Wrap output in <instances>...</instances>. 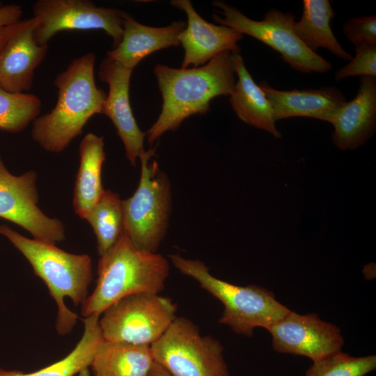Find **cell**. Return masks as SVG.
I'll return each instance as SVG.
<instances>
[{
    "instance_id": "6da1fadb",
    "label": "cell",
    "mask_w": 376,
    "mask_h": 376,
    "mask_svg": "<svg viewBox=\"0 0 376 376\" xmlns=\"http://www.w3.org/2000/svg\"><path fill=\"white\" fill-rule=\"evenodd\" d=\"M163 104L156 122L146 132L152 144L168 131L176 130L187 118L205 114L210 101L219 95H230L235 87L233 52L225 50L206 64L176 69L157 64L154 69Z\"/></svg>"
},
{
    "instance_id": "7a4b0ae2",
    "label": "cell",
    "mask_w": 376,
    "mask_h": 376,
    "mask_svg": "<svg viewBox=\"0 0 376 376\" xmlns=\"http://www.w3.org/2000/svg\"><path fill=\"white\" fill-rule=\"evenodd\" d=\"M95 54L86 53L56 77V104L50 112L33 120L31 130L33 140L45 150L63 151L81 134L91 117L102 114L107 95L95 84Z\"/></svg>"
},
{
    "instance_id": "3957f363",
    "label": "cell",
    "mask_w": 376,
    "mask_h": 376,
    "mask_svg": "<svg viewBox=\"0 0 376 376\" xmlns=\"http://www.w3.org/2000/svg\"><path fill=\"white\" fill-rule=\"evenodd\" d=\"M169 263L162 254L135 247L121 235L97 265V279L93 293L81 304L85 318L100 316L112 304L138 293L159 294L169 274Z\"/></svg>"
},
{
    "instance_id": "277c9868",
    "label": "cell",
    "mask_w": 376,
    "mask_h": 376,
    "mask_svg": "<svg viewBox=\"0 0 376 376\" xmlns=\"http://www.w3.org/2000/svg\"><path fill=\"white\" fill-rule=\"evenodd\" d=\"M0 234L23 254L35 274L47 286L57 304V332L60 335L70 333L79 318L67 308L64 299L69 297L78 306L88 297V288L93 279L90 256L68 253L55 244L29 239L6 225L0 226Z\"/></svg>"
},
{
    "instance_id": "5b68a950",
    "label": "cell",
    "mask_w": 376,
    "mask_h": 376,
    "mask_svg": "<svg viewBox=\"0 0 376 376\" xmlns=\"http://www.w3.org/2000/svg\"><path fill=\"white\" fill-rule=\"evenodd\" d=\"M169 259L181 273L195 279L224 305L219 323L237 334L251 337L257 327L267 329L290 311L280 303L270 290L256 285L240 286L212 275L199 260L171 254Z\"/></svg>"
},
{
    "instance_id": "8992f818",
    "label": "cell",
    "mask_w": 376,
    "mask_h": 376,
    "mask_svg": "<svg viewBox=\"0 0 376 376\" xmlns=\"http://www.w3.org/2000/svg\"><path fill=\"white\" fill-rule=\"evenodd\" d=\"M155 148L139 157L141 177L137 189L122 200L123 233L139 249L157 253L164 240L171 212L170 182L155 160Z\"/></svg>"
},
{
    "instance_id": "52a82bcc",
    "label": "cell",
    "mask_w": 376,
    "mask_h": 376,
    "mask_svg": "<svg viewBox=\"0 0 376 376\" xmlns=\"http://www.w3.org/2000/svg\"><path fill=\"white\" fill-rule=\"evenodd\" d=\"M212 6L221 10L212 14L215 22L269 46L280 53L283 61L293 70L303 73H323L331 69V63L309 49L297 37L292 13L272 8L263 19L256 21L223 1H214Z\"/></svg>"
},
{
    "instance_id": "ba28073f",
    "label": "cell",
    "mask_w": 376,
    "mask_h": 376,
    "mask_svg": "<svg viewBox=\"0 0 376 376\" xmlns=\"http://www.w3.org/2000/svg\"><path fill=\"white\" fill-rule=\"evenodd\" d=\"M150 349L155 362L171 376H230L220 341L201 335L185 317H176Z\"/></svg>"
},
{
    "instance_id": "9c48e42d",
    "label": "cell",
    "mask_w": 376,
    "mask_h": 376,
    "mask_svg": "<svg viewBox=\"0 0 376 376\" xmlns=\"http://www.w3.org/2000/svg\"><path fill=\"white\" fill-rule=\"evenodd\" d=\"M171 299L155 293L134 294L118 300L99 320L104 340L150 345L175 319Z\"/></svg>"
},
{
    "instance_id": "30bf717a",
    "label": "cell",
    "mask_w": 376,
    "mask_h": 376,
    "mask_svg": "<svg viewBox=\"0 0 376 376\" xmlns=\"http://www.w3.org/2000/svg\"><path fill=\"white\" fill-rule=\"evenodd\" d=\"M124 13L88 0H38L33 6L34 38L38 45H47L63 31L101 29L112 38L114 49L122 40Z\"/></svg>"
},
{
    "instance_id": "8fae6325",
    "label": "cell",
    "mask_w": 376,
    "mask_h": 376,
    "mask_svg": "<svg viewBox=\"0 0 376 376\" xmlns=\"http://www.w3.org/2000/svg\"><path fill=\"white\" fill-rule=\"evenodd\" d=\"M36 179L33 171L11 174L0 155V217L26 230L35 240L55 244L65 237L64 226L38 207Z\"/></svg>"
},
{
    "instance_id": "7c38bea8",
    "label": "cell",
    "mask_w": 376,
    "mask_h": 376,
    "mask_svg": "<svg viewBox=\"0 0 376 376\" xmlns=\"http://www.w3.org/2000/svg\"><path fill=\"white\" fill-rule=\"evenodd\" d=\"M267 330L274 351L306 357L313 362L341 351L344 344L340 329L315 313L300 315L290 311Z\"/></svg>"
},
{
    "instance_id": "4fadbf2b",
    "label": "cell",
    "mask_w": 376,
    "mask_h": 376,
    "mask_svg": "<svg viewBox=\"0 0 376 376\" xmlns=\"http://www.w3.org/2000/svg\"><path fill=\"white\" fill-rule=\"evenodd\" d=\"M132 70L106 57L100 65L98 75L109 85V93L102 114L108 116L117 130L125 146L126 157L135 166L136 159L145 152L146 132H142L134 117L129 98L130 81Z\"/></svg>"
},
{
    "instance_id": "5bb4252c",
    "label": "cell",
    "mask_w": 376,
    "mask_h": 376,
    "mask_svg": "<svg viewBox=\"0 0 376 376\" xmlns=\"http://www.w3.org/2000/svg\"><path fill=\"white\" fill-rule=\"evenodd\" d=\"M171 4L184 10L187 24L179 34L178 40L185 49L182 69L193 64L194 68L203 65L225 50L240 52L237 42L243 35L236 30L222 25H215L203 19L189 0H173Z\"/></svg>"
},
{
    "instance_id": "9a60e30c",
    "label": "cell",
    "mask_w": 376,
    "mask_h": 376,
    "mask_svg": "<svg viewBox=\"0 0 376 376\" xmlns=\"http://www.w3.org/2000/svg\"><path fill=\"white\" fill-rule=\"evenodd\" d=\"M36 25L33 17L20 20L0 50V86L8 92L30 90L34 71L46 56L47 45H38L34 38Z\"/></svg>"
},
{
    "instance_id": "2e32d148",
    "label": "cell",
    "mask_w": 376,
    "mask_h": 376,
    "mask_svg": "<svg viewBox=\"0 0 376 376\" xmlns=\"http://www.w3.org/2000/svg\"><path fill=\"white\" fill-rule=\"evenodd\" d=\"M329 123L333 142L340 150L358 148L372 137L376 128V77H360L357 95L338 109Z\"/></svg>"
},
{
    "instance_id": "e0dca14e",
    "label": "cell",
    "mask_w": 376,
    "mask_h": 376,
    "mask_svg": "<svg viewBox=\"0 0 376 376\" xmlns=\"http://www.w3.org/2000/svg\"><path fill=\"white\" fill-rule=\"evenodd\" d=\"M258 86L273 108L275 120L302 116L330 122L347 102L342 91L334 86L281 91L271 87L267 81Z\"/></svg>"
},
{
    "instance_id": "ac0fdd59",
    "label": "cell",
    "mask_w": 376,
    "mask_h": 376,
    "mask_svg": "<svg viewBox=\"0 0 376 376\" xmlns=\"http://www.w3.org/2000/svg\"><path fill=\"white\" fill-rule=\"evenodd\" d=\"M185 27L183 21H175L164 27L148 26L124 13L121 42L107 52V57L133 70L143 58L152 52L179 45L178 36Z\"/></svg>"
},
{
    "instance_id": "d6986e66",
    "label": "cell",
    "mask_w": 376,
    "mask_h": 376,
    "mask_svg": "<svg viewBox=\"0 0 376 376\" xmlns=\"http://www.w3.org/2000/svg\"><path fill=\"white\" fill-rule=\"evenodd\" d=\"M233 60L238 77L229 98L233 110L246 124L280 138L281 134L276 127L273 108L248 72L240 52L233 53Z\"/></svg>"
},
{
    "instance_id": "ffe728a7",
    "label": "cell",
    "mask_w": 376,
    "mask_h": 376,
    "mask_svg": "<svg viewBox=\"0 0 376 376\" xmlns=\"http://www.w3.org/2000/svg\"><path fill=\"white\" fill-rule=\"evenodd\" d=\"M80 162L77 175L73 205L75 212L86 217L102 196L101 172L105 160L104 138L93 133L87 134L79 145Z\"/></svg>"
},
{
    "instance_id": "44dd1931",
    "label": "cell",
    "mask_w": 376,
    "mask_h": 376,
    "mask_svg": "<svg viewBox=\"0 0 376 376\" xmlns=\"http://www.w3.org/2000/svg\"><path fill=\"white\" fill-rule=\"evenodd\" d=\"M154 362L150 345L104 340L91 366L95 376H148Z\"/></svg>"
},
{
    "instance_id": "7402d4cb",
    "label": "cell",
    "mask_w": 376,
    "mask_h": 376,
    "mask_svg": "<svg viewBox=\"0 0 376 376\" xmlns=\"http://www.w3.org/2000/svg\"><path fill=\"white\" fill-rule=\"evenodd\" d=\"M335 13L329 0H304L300 19L294 23L299 40L311 51L322 47L337 57L350 61L352 56L340 45L331 28Z\"/></svg>"
},
{
    "instance_id": "603a6c76",
    "label": "cell",
    "mask_w": 376,
    "mask_h": 376,
    "mask_svg": "<svg viewBox=\"0 0 376 376\" xmlns=\"http://www.w3.org/2000/svg\"><path fill=\"white\" fill-rule=\"evenodd\" d=\"M99 316L84 318V331L73 350L65 358L33 373L6 370L0 368V376H76L91 366L94 355L104 340Z\"/></svg>"
},
{
    "instance_id": "cb8c5ba5",
    "label": "cell",
    "mask_w": 376,
    "mask_h": 376,
    "mask_svg": "<svg viewBox=\"0 0 376 376\" xmlns=\"http://www.w3.org/2000/svg\"><path fill=\"white\" fill-rule=\"evenodd\" d=\"M85 219L94 230L97 251L102 256L113 246L123 233V203L118 194L104 190Z\"/></svg>"
},
{
    "instance_id": "d4e9b609",
    "label": "cell",
    "mask_w": 376,
    "mask_h": 376,
    "mask_svg": "<svg viewBox=\"0 0 376 376\" xmlns=\"http://www.w3.org/2000/svg\"><path fill=\"white\" fill-rule=\"evenodd\" d=\"M41 104L33 94L10 93L0 86V130L21 132L38 117Z\"/></svg>"
},
{
    "instance_id": "484cf974",
    "label": "cell",
    "mask_w": 376,
    "mask_h": 376,
    "mask_svg": "<svg viewBox=\"0 0 376 376\" xmlns=\"http://www.w3.org/2000/svg\"><path fill=\"white\" fill-rule=\"evenodd\" d=\"M375 368V355L356 357L339 351L313 362L305 376H364Z\"/></svg>"
},
{
    "instance_id": "4316f807",
    "label": "cell",
    "mask_w": 376,
    "mask_h": 376,
    "mask_svg": "<svg viewBox=\"0 0 376 376\" xmlns=\"http://www.w3.org/2000/svg\"><path fill=\"white\" fill-rule=\"evenodd\" d=\"M355 76L376 77V45L355 47V56L335 74L336 81Z\"/></svg>"
},
{
    "instance_id": "83f0119b",
    "label": "cell",
    "mask_w": 376,
    "mask_h": 376,
    "mask_svg": "<svg viewBox=\"0 0 376 376\" xmlns=\"http://www.w3.org/2000/svg\"><path fill=\"white\" fill-rule=\"evenodd\" d=\"M343 32L356 47L376 45V16H361L347 19Z\"/></svg>"
},
{
    "instance_id": "f1b7e54d",
    "label": "cell",
    "mask_w": 376,
    "mask_h": 376,
    "mask_svg": "<svg viewBox=\"0 0 376 376\" xmlns=\"http://www.w3.org/2000/svg\"><path fill=\"white\" fill-rule=\"evenodd\" d=\"M22 15V8L18 5L0 6V50L17 29Z\"/></svg>"
},
{
    "instance_id": "f546056e",
    "label": "cell",
    "mask_w": 376,
    "mask_h": 376,
    "mask_svg": "<svg viewBox=\"0 0 376 376\" xmlns=\"http://www.w3.org/2000/svg\"><path fill=\"white\" fill-rule=\"evenodd\" d=\"M148 376H171L164 368L160 365L154 362L152 368L148 374Z\"/></svg>"
},
{
    "instance_id": "4dcf8cb0",
    "label": "cell",
    "mask_w": 376,
    "mask_h": 376,
    "mask_svg": "<svg viewBox=\"0 0 376 376\" xmlns=\"http://www.w3.org/2000/svg\"><path fill=\"white\" fill-rule=\"evenodd\" d=\"M76 376H90V372L88 370V368L83 370Z\"/></svg>"
},
{
    "instance_id": "1f68e13d",
    "label": "cell",
    "mask_w": 376,
    "mask_h": 376,
    "mask_svg": "<svg viewBox=\"0 0 376 376\" xmlns=\"http://www.w3.org/2000/svg\"><path fill=\"white\" fill-rule=\"evenodd\" d=\"M1 5H2V4H1V3L0 2V6H1Z\"/></svg>"
}]
</instances>
